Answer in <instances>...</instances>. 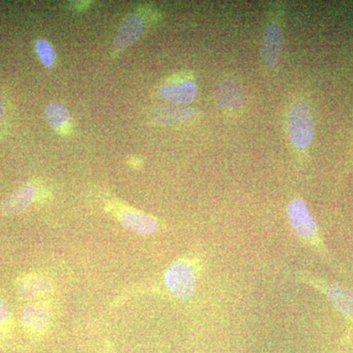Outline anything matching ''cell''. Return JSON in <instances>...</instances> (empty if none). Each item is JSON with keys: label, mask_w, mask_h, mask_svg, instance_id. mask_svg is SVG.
<instances>
[{"label": "cell", "mask_w": 353, "mask_h": 353, "mask_svg": "<svg viewBox=\"0 0 353 353\" xmlns=\"http://www.w3.org/2000/svg\"><path fill=\"white\" fill-rule=\"evenodd\" d=\"M314 117L307 101L296 102L290 109L288 130L292 145L299 150H305L314 138Z\"/></svg>", "instance_id": "1"}, {"label": "cell", "mask_w": 353, "mask_h": 353, "mask_svg": "<svg viewBox=\"0 0 353 353\" xmlns=\"http://www.w3.org/2000/svg\"><path fill=\"white\" fill-rule=\"evenodd\" d=\"M164 281L172 296L181 301L190 299L196 290V271L185 260H179L172 264L165 272Z\"/></svg>", "instance_id": "2"}, {"label": "cell", "mask_w": 353, "mask_h": 353, "mask_svg": "<svg viewBox=\"0 0 353 353\" xmlns=\"http://www.w3.org/2000/svg\"><path fill=\"white\" fill-rule=\"evenodd\" d=\"M287 212L290 226L297 236L305 241H318L317 224L303 199H292L288 206Z\"/></svg>", "instance_id": "3"}, {"label": "cell", "mask_w": 353, "mask_h": 353, "mask_svg": "<svg viewBox=\"0 0 353 353\" xmlns=\"http://www.w3.org/2000/svg\"><path fill=\"white\" fill-rule=\"evenodd\" d=\"M120 222L134 233L150 236L157 231L159 224L152 216L128 206H108Z\"/></svg>", "instance_id": "4"}, {"label": "cell", "mask_w": 353, "mask_h": 353, "mask_svg": "<svg viewBox=\"0 0 353 353\" xmlns=\"http://www.w3.org/2000/svg\"><path fill=\"white\" fill-rule=\"evenodd\" d=\"M146 22L143 14L137 12L128 16L120 26L114 46L116 50L122 51L136 43L145 31Z\"/></svg>", "instance_id": "5"}, {"label": "cell", "mask_w": 353, "mask_h": 353, "mask_svg": "<svg viewBox=\"0 0 353 353\" xmlns=\"http://www.w3.org/2000/svg\"><path fill=\"white\" fill-rule=\"evenodd\" d=\"M216 102L224 110H238L245 105L246 92L243 85L232 79L223 81L215 92Z\"/></svg>", "instance_id": "6"}, {"label": "cell", "mask_w": 353, "mask_h": 353, "mask_svg": "<svg viewBox=\"0 0 353 353\" xmlns=\"http://www.w3.org/2000/svg\"><path fill=\"white\" fill-rule=\"evenodd\" d=\"M197 85L190 79L164 83L159 88V95L165 101L174 104H188L194 101L197 95Z\"/></svg>", "instance_id": "7"}, {"label": "cell", "mask_w": 353, "mask_h": 353, "mask_svg": "<svg viewBox=\"0 0 353 353\" xmlns=\"http://www.w3.org/2000/svg\"><path fill=\"white\" fill-rule=\"evenodd\" d=\"M283 53V32L280 26L272 23L266 28L262 38L261 55L269 67L280 63Z\"/></svg>", "instance_id": "8"}, {"label": "cell", "mask_w": 353, "mask_h": 353, "mask_svg": "<svg viewBox=\"0 0 353 353\" xmlns=\"http://www.w3.org/2000/svg\"><path fill=\"white\" fill-rule=\"evenodd\" d=\"M36 196V185L31 183L22 185L2 202L0 210L6 215L18 214L31 206Z\"/></svg>", "instance_id": "9"}, {"label": "cell", "mask_w": 353, "mask_h": 353, "mask_svg": "<svg viewBox=\"0 0 353 353\" xmlns=\"http://www.w3.org/2000/svg\"><path fill=\"white\" fill-rule=\"evenodd\" d=\"M152 118L157 124L163 126L180 124L187 122L194 117V110L185 106L176 105V104H165L158 105L152 110Z\"/></svg>", "instance_id": "10"}, {"label": "cell", "mask_w": 353, "mask_h": 353, "mask_svg": "<svg viewBox=\"0 0 353 353\" xmlns=\"http://www.w3.org/2000/svg\"><path fill=\"white\" fill-rule=\"evenodd\" d=\"M48 310L38 304L26 306L21 313V321L30 333L32 334H43L48 326Z\"/></svg>", "instance_id": "11"}, {"label": "cell", "mask_w": 353, "mask_h": 353, "mask_svg": "<svg viewBox=\"0 0 353 353\" xmlns=\"http://www.w3.org/2000/svg\"><path fill=\"white\" fill-rule=\"evenodd\" d=\"M326 296L345 317L353 319V290L336 284L324 285Z\"/></svg>", "instance_id": "12"}, {"label": "cell", "mask_w": 353, "mask_h": 353, "mask_svg": "<svg viewBox=\"0 0 353 353\" xmlns=\"http://www.w3.org/2000/svg\"><path fill=\"white\" fill-rule=\"evenodd\" d=\"M46 119L48 125L60 134H69L72 129L69 111L59 102H51L46 105Z\"/></svg>", "instance_id": "13"}, {"label": "cell", "mask_w": 353, "mask_h": 353, "mask_svg": "<svg viewBox=\"0 0 353 353\" xmlns=\"http://www.w3.org/2000/svg\"><path fill=\"white\" fill-rule=\"evenodd\" d=\"M50 288V283L46 279L32 275L20 280L17 285V292L21 299L27 301L46 294Z\"/></svg>", "instance_id": "14"}, {"label": "cell", "mask_w": 353, "mask_h": 353, "mask_svg": "<svg viewBox=\"0 0 353 353\" xmlns=\"http://www.w3.org/2000/svg\"><path fill=\"white\" fill-rule=\"evenodd\" d=\"M34 50L44 67L52 68L57 61V55L52 46L46 39H39L34 43Z\"/></svg>", "instance_id": "15"}, {"label": "cell", "mask_w": 353, "mask_h": 353, "mask_svg": "<svg viewBox=\"0 0 353 353\" xmlns=\"http://www.w3.org/2000/svg\"><path fill=\"white\" fill-rule=\"evenodd\" d=\"M10 320V310L8 305L0 299V329L6 326Z\"/></svg>", "instance_id": "16"}, {"label": "cell", "mask_w": 353, "mask_h": 353, "mask_svg": "<svg viewBox=\"0 0 353 353\" xmlns=\"http://www.w3.org/2000/svg\"><path fill=\"white\" fill-rule=\"evenodd\" d=\"M4 119V108H3V102H2V97L0 95V123L2 122Z\"/></svg>", "instance_id": "17"}]
</instances>
